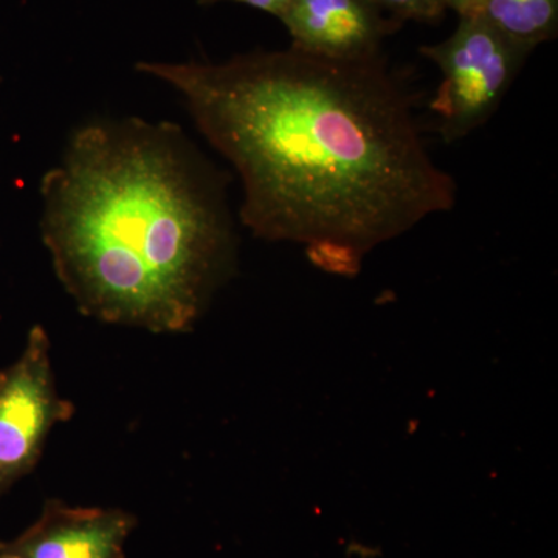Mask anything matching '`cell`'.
Masks as SVG:
<instances>
[{"label":"cell","mask_w":558,"mask_h":558,"mask_svg":"<svg viewBox=\"0 0 558 558\" xmlns=\"http://www.w3.org/2000/svg\"><path fill=\"white\" fill-rule=\"evenodd\" d=\"M226 183L170 121L75 128L40 182V233L81 314L156 333L193 328L234 263Z\"/></svg>","instance_id":"obj_2"},{"label":"cell","mask_w":558,"mask_h":558,"mask_svg":"<svg viewBox=\"0 0 558 558\" xmlns=\"http://www.w3.org/2000/svg\"><path fill=\"white\" fill-rule=\"evenodd\" d=\"M202 3H215L223 2V0H201ZM229 2L245 3V5L252 7V9L264 11L269 13L271 16H277L281 20L282 14L289 9L292 0H229Z\"/></svg>","instance_id":"obj_9"},{"label":"cell","mask_w":558,"mask_h":558,"mask_svg":"<svg viewBox=\"0 0 558 558\" xmlns=\"http://www.w3.org/2000/svg\"><path fill=\"white\" fill-rule=\"evenodd\" d=\"M532 50L480 14L461 17L442 43L422 47L421 53L442 73L429 109L444 142L468 137L490 119Z\"/></svg>","instance_id":"obj_3"},{"label":"cell","mask_w":558,"mask_h":558,"mask_svg":"<svg viewBox=\"0 0 558 558\" xmlns=\"http://www.w3.org/2000/svg\"><path fill=\"white\" fill-rule=\"evenodd\" d=\"M170 84L240 175L242 223L266 241L354 271L362 256L450 211L457 182L429 156L409 95L381 57L290 47L226 62H140Z\"/></svg>","instance_id":"obj_1"},{"label":"cell","mask_w":558,"mask_h":558,"mask_svg":"<svg viewBox=\"0 0 558 558\" xmlns=\"http://www.w3.org/2000/svg\"><path fill=\"white\" fill-rule=\"evenodd\" d=\"M446 9L457 11L459 17L475 16L483 9L484 0H444Z\"/></svg>","instance_id":"obj_10"},{"label":"cell","mask_w":558,"mask_h":558,"mask_svg":"<svg viewBox=\"0 0 558 558\" xmlns=\"http://www.w3.org/2000/svg\"><path fill=\"white\" fill-rule=\"evenodd\" d=\"M73 414L54 384L49 336L33 326L21 357L0 369V497L33 472L51 429Z\"/></svg>","instance_id":"obj_4"},{"label":"cell","mask_w":558,"mask_h":558,"mask_svg":"<svg viewBox=\"0 0 558 558\" xmlns=\"http://www.w3.org/2000/svg\"><path fill=\"white\" fill-rule=\"evenodd\" d=\"M381 13L396 21L435 22L446 13L444 0H371Z\"/></svg>","instance_id":"obj_8"},{"label":"cell","mask_w":558,"mask_h":558,"mask_svg":"<svg viewBox=\"0 0 558 558\" xmlns=\"http://www.w3.org/2000/svg\"><path fill=\"white\" fill-rule=\"evenodd\" d=\"M480 16L508 38L535 49L556 38L558 0H484Z\"/></svg>","instance_id":"obj_7"},{"label":"cell","mask_w":558,"mask_h":558,"mask_svg":"<svg viewBox=\"0 0 558 558\" xmlns=\"http://www.w3.org/2000/svg\"><path fill=\"white\" fill-rule=\"evenodd\" d=\"M0 558H24L20 556V554L13 553V550H9L0 546Z\"/></svg>","instance_id":"obj_11"},{"label":"cell","mask_w":558,"mask_h":558,"mask_svg":"<svg viewBox=\"0 0 558 558\" xmlns=\"http://www.w3.org/2000/svg\"><path fill=\"white\" fill-rule=\"evenodd\" d=\"M279 21L293 49L340 61L379 58L385 38L400 24L371 0H292Z\"/></svg>","instance_id":"obj_5"},{"label":"cell","mask_w":558,"mask_h":558,"mask_svg":"<svg viewBox=\"0 0 558 558\" xmlns=\"http://www.w3.org/2000/svg\"><path fill=\"white\" fill-rule=\"evenodd\" d=\"M132 520L119 510L73 509L50 501L43 519L3 548L24 558H121Z\"/></svg>","instance_id":"obj_6"}]
</instances>
